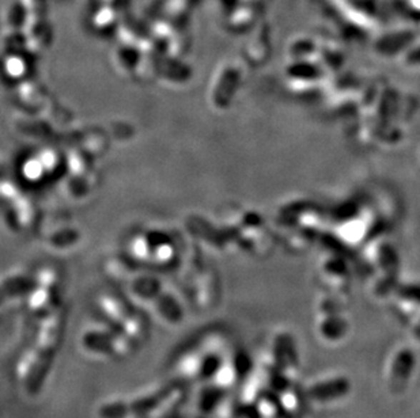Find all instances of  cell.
<instances>
[{"instance_id": "obj_1", "label": "cell", "mask_w": 420, "mask_h": 418, "mask_svg": "<svg viewBox=\"0 0 420 418\" xmlns=\"http://www.w3.org/2000/svg\"><path fill=\"white\" fill-rule=\"evenodd\" d=\"M64 326V314L59 308L44 317L28 348L22 352L16 362V380L29 397L37 395L44 387L59 348L61 347L66 330Z\"/></svg>"}, {"instance_id": "obj_2", "label": "cell", "mask_w": 420, "mask_h": 418, "mask_svg": "<svg viewBox=\"0 0 420 418\" xmlns=\"http://www.w3.org/2000/svg\"><path fill=\"white\" fill-rule=\"evenodd\" d=\"M180 384L155 386L124 397H112L96 406V418H169L181 404Z\"/></svg>"}, {"instance_id": "obj_3", "label": "cell", "mask_w": 420, "mask_h": 418, "mask_svg": "<svg viewBox=\"0 0 420 418\" xmlns=\"http://www.w3.org/2000/svg\"><path fill=\"white\" fill-rule=\"evenodd\" d=\"M78 344L87 356L105 362L126 360L139 348L131 338L106 322L84 327Z\"/></svg>"}, {"instance_id": "obj_4", "label": "cell", "mask_w": 420, "mask_h": 418, "mask_svg": "<svg viewBox=\"0 0 420 418\" xmlns=\"http://www.w3.org/2000/svg\"><path fill=\"white\" fill-rule=\"evenodd\" d=\"M101 311L108 325L131 338L138 347L146 341L149 329L138 312L117 300L109 299L101 303Z\"/></svg>"}, {"instance_id": "obj_5", "label": "cell", "mask_w": 420, "mask_h": 418, "mask_svg": "<svg viewBox=\"0 0 420 418\" xmlns=\"http://www.w3.org/2000/svg\"><path fill=\"white\" fill-rule=\"evenodd\" d=\"M416 367V356L409 348H399L393 352L386 368V382L389 390L400 394L406 389Z\"/></svg>"}, {"instance_id": "obj_6", "label": "cell", "mask_w": 420, "mask_h": 418, "mask_svg": "<svg viewBox=\"0 0 420 418\" xmlns=\"http://www.w3.org/2000/svg\"><path fill=\"white\" fill-rule=\"evenodd\" d=\"M350 392V380L346 377H326L311 383L308 389V398L311 402L326 404L343 399Z\"/></svg>"}, {"instance_id": "obj_7", "label": "cell", "mask_w": 420, "mask_h": 418, "mask_svg": "<svg viewBox=\"0 0 420 418\" xmlns=\"http://www.w3.org/2000/svg\"><path fill=\"white\" fill-rule=\"evenodd\" d=\"M349 326L344 320H340L337 317H331L319 325V333L322 340L336 342L339 340H343V337L347 335Z\"/></svg>"}, {"instance_id": "obj_8", "label": "cell", "mask_w": 420, "mask_h": 418, "mask_svg": "<svg viewBox=\"0 0 420 418\" xmlns=\"http://www.w3.org/2000/svg\"><path fill=\"white\" fill-rule=\"evenodd\" d=\"M412 337L420 342V318L416 321V323L414 325V327H412Z\"/></svg>"}]
</instances>
